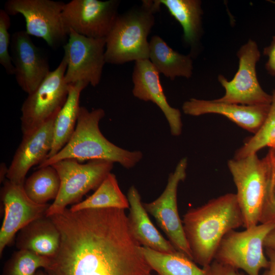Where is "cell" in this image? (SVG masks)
<instances>
[{"label":"cell","mask_w":275,"mask_h":275,"mask_svg":"<svg viewBox=\"0 0 275 275\" xmlns=\"http://www.w3.org/2000/svg\"><path fill=\"white\" fill-rule=\"evenodd\" d=\"M61 235L50 275H151L125 210L87 209L49 216Z\"/></svg>","instance_id":"6da1fadb"},{"label":"cell","mask_w":275,"mask_h":275,"mask_svg":"<svg viewBox=\"0 0 275 275\" xmlns=\"http://www.w3.org/2000/svg\"><path fill=\"white\" fill-rule=\"evenodd\" d=\"M182 224L193 261L201 267L214 260L224 236L243 227V215L235 194L227 193L189 209Z\"/></svg>","instance_id":"7a4b0ae2"},{"label":"cell","mask_w":275,"mask_h":275,"mask_svg":"<svg viewBox=\"0 0 275 275\" xmlns=\"http://www.w3.org/2000/svg\"><path fill=\"white\" fill-rule=\"evenodd\" d=\"M236 188L244 228L264 223L275 205V148L260 158L257 154L228 161Z\"/></svg>","instance_id":"3957f363"},{"label":"cell","mask_w":275,"mask_h":275,"mask_svg":"<svg viewBox=\"0 0 275 275\" xmlns=\"http://www.w3.org/2000/svg\"><path fill=\"white\" fill-rule=\"evenodd\" d=\"M105 116L101 108L89 111L80 106L75 130L66 145L56 155L41 163L37 168L51 166L65 159L79 162L104 160L118 162L130 169L143 157L140 151H129L120 148L107 140L99 129V122Z\"/></svg>","instance_id":"277c9868"},{"label":"cell","mask_w":275,"mask_h":275,"mask_svg":"<svg viewBox=\"0 0 275 275\" xmlns=\"http://www.w3.org/2000/svg\"><path fill=\"white\" fill-rule=\"evenodd\" d=\"M160 6L158 0L143 1L141 6L118 14L105 38L106 63L119 65L149 59L147 38Z\"/></svg>","instance_id":"5b68a950"},{"label":"cell","mask_w":275,"mask_h":275,"mask_svg":"<svg viewBox=\"0 0 275 275\" xmlns=\"http://www.w3.org/2000/svg\"><path fill=\"white\" fill-rule=\"evenodd\" d=\"M274 228L275 222L271 221L244 228L243 231H230L221 242L214 260L248 275H260V271L268 265L264 240Z\"/></svg>","instance_id":"8992f818"},{"label":"cell","mask_w":275,"mask_h":275,"mask_svg":"<svg viewBox=\"0 0 275 275\" xmlns=\"http://www.w3.org/2000/svg\"><path fill=\"white\" fill-rule=\"evenodd\" d=\"M51 166L59 175L61 186L58 197L47 210V216L62 212L68 205L77 203L89 191L96 190L111 173L114 162L93 160L81 163L74 159L68 158Z\"/></svg>","instance_id":"52a82bcc"},{"label":"cell","mask_w":275,"mask_h":275,"mask_svg":"<svg viewBox=\"0 0 275 275\" xmlns=\"http://www.w3.org/2000/svg\"><path fill=\"white\" fill-rule=\"evenodd\" d=\"M67 62L63 57L54 70L50 71L37 88L28 97L21 107V129L23 135L34 131L56 117L68 95L65 75Z\"/></svg>","instance_id":"ba28073f"},{"label":"cell","mask_w":275,"mask_h":275,"mask_svg":"<svg viewBox=\"0 0 275 275\" xmlns=\"http://www.w3.org/2000/svg\"><path fill=\"white\" fill-rule=\"evenodd\" d=\"M65 3L52 0H8L4 10L10 15L21 14L26 33L41 38L53 49L64 46L69 34L62 17Z\"/></svg>","instance_id":"9c48e42d"},{"label":"cell","mask_w":275,"mask_h":275,"mask_svg":"<svg viewBox=\"0 0 275 275\" xmlns=\"http://www.w3.org/2000/svg\"><path fill=\"white\" fill-rule=\"evenodd\" d=\"M238 69L231 80L219 75L218 80L225 89V93L217 101L244 105L270 104L272 95L265 92L257 78L256 65L260 52L256 42L251 39L237 52Z\"/></svg>","instance_id":"30bf717a"},{"label":"cell","mask_w":275,"mask_h":275,"mask_svg":"<svg viewBox=\"0 0 275 275\" xmlns=\"http://www.w3.org/2000/svg\"><path fill=\"white\" fill-rule=\"evenodd\" d=\"M105 45V38H89L70 30L67 42L63 46V57L67 62L66 82L69 85L81 81L97 86L106 63Z\"/></svg>","instance_id":"8fae6325"},{"label":"cell","mask_w":275,"mask_h":275,"mask_svg":"<svg viewBox=\"0 0 275 275\" xmlns=\"http://www.w3.org/2000/svg\"><path fill=\"white\" fill-rule=\"evenodd\" d=\"M188 160L183 157L168 177L166 188L160 196L150 203H143L148 213L152 215L175 249L191 260L193 257L186 240L182 221L177 206V189L186 177Z\"/></svg>","instance_id":"7c38bea8"},{"label":"cell","mask_w":275,"mask_h":275,"mask_svg":"<svg viewBox=\"0 0 275 275\" xmlns=\"http://www.w3.org/2000/svg\"><path fill=\"white\" fill-rule=\"evenodd\" d=\"M120 1L72 0L65 3L62 17L65 29L93 38H106L118 15Z\"/></svg>","instance_id":"4fadbf2b"},{"label":"cell","mask_w":275,"mask_h":275,"mask_svg":"<svg viewBox=\"0 0 275 275\" xmlns=\"http://www.w3.org/2000/svg\"><path fill=\"white\" fill-rule=\"evenodd\" d=\"M4 216L0 230V256L12 243L16 234L32 221L46 216L50 205L40 204L26 194L23 185L7 180L1 190Z\"/></svg>","instance_id":"5bb4252c"},{"label":"cell","mask_w":275,"mask_h":275,"mask_svg":"<svg viewBox=\"0 0 275 275\" xmlns=\"http://www.w3.org/2000/svg\"><path fill=\"white\" fill-rule=\"evenodd\" d=\"M10 54L18 85L28 94L32 93L50 72L46 55L23 30L12 35Z\"/></svg>","instance_id":"9a60e30c"},{"label":"cell","mask_w":275,"mask_h":275,"mask_svg":"<svg viewBox=\"0 0 275 275\" xmlns=\"http://www.w3.org/2000/svg\"><path fill=\"white\" fill-rule=\"evenodd\" d=\"M56 117L32 132L23 135L22 141L8 167L7 175L8 180L23 185L29 170L46 159L52 146Z\"/></svg>","instance_id":"2e32d148"},{"label":"cell","mask_w":275,"mask_h":275,"mask_svg":"<svg viewBox=\"0 0 275 275\" xmlns=\"http://www.w3.org/2000/svg\"><path fill=\"white\" fill-rule=\"evenodd\" d=\"M132 79L133 96L156 104L166 118L172 135H180L183 126L181 112L168 103L160 81L159 73L149 59L135 62Z\"/></svg>","instance_id":"e0dca14e"},{"label":"cell","mask_w":275,"mask_h":275,"mask_svg":"<svg viewBox=\"0 0 275 275\" xmlns=\"http://www.w3.org/2000/svg\"><path fill=\"white\" fill-rule=\"evenodd\" d=\"M270 104L244 105L222 102L214 100L190 98L182 106L187 115L199 116L205 114H218L227 118L238 126L256 133L264 122Z\"/></svg>","instance_id":"ac0fdd59"},{"label":"cell","mask_w":275,"mask_h":275,"mask_svg":"<svg viewBox=\"0 0 275 275\" xmlns=\"http://www.w3.org/2000/svg\"><path fill=\"white\" fill-rule=\"evenodd\" d=\"M127 197L130 210L127 216L129 226L132 235L140 245L162 253L177 252L151 221L142 202L139 191L134 186L129 188Z\"/></svg>","instance_id":"d6986e66"},{"label":"cell","mask_w":275,"mask_h":275,"mask_svg":"<svg viewBox=\"0 0 275 275\" xmlns=\"http://www.w3.org/2000/svg\"><path fill=\"white\" fill-rule=\"evenodd\" d=\"M61 241L60 233L49 216L37 218L17 234L16 246L39 255L51 258L58 252Z\"/></svg>","instance_id":"ffe728a7"},{"label":"cell","mask_w":275,"mask_h":275,"mask_svg":"<svg viewBox=\"0 0 275 275\" xmlns=\"http://www.w3.org/2000/svg\"><path fill=\"white\" fill-rule=\"evenodd\" d=\"M149 60L159 73L171 80L177 77L190 78L193 74L191 55L181 54L173 50L159 36L149 41Z\"/></svg>","instance_id":"44dd1931"},{"label":"cell","mask_w":275,"mask_h":275,"mask_svg":"<svg viewBox=\"0 0 275 275\" xmlns=\"http://www.w3.org/2000/svg\"><path fill=\"white\" fill-rule=\"evenodd\" d=\"M88 85L81 81L69 84L68 97L54 120L53 143L47 158L59 152L72 135L76 126L80 107V94Z\"/></svg>","instance_id":"7402d4cb"},{"label":"cell","mask_w":275,"mask_h":275,"mask_svg":"<svg viewBox=\"0 0 275 275\" xmlns=\"http://www.w3.org/2000/svg\"><path fill=\"white\" fill-rule=\"evenodd\" d=\"M181 24L183 39L191 48L197 45L202 34L201 1L199 0H158Z\"/></svg>","instance_id":"603a6c76"},{"label":"cell","mask_w":275,"mask_h":275,"mask_svg":"<svg viewBox=\"0 0 275 275\" xmlns=\"http://www.w3.org/2000/svg\"><path fill=\"white\" fill-rule=\"evenodd\" d=\"M141 250L152 270L158 275H207L206 267H199L178 251L166 253L142 246Z\"/></svg>","instance_id":"cb8c5ba5"},{"label":"cell","mask_w":275,"mask_h":275,"mask_svg":"<svg viewBox=\"0 0 275 275\" xmlns=\"http://www.w3.org/2000/svg\"><path fill=\"white\" fill-rule=\"evenodd\" d=\"M129 208L126 197L120 189L115 174L110 173L94 193L85 200L72 205V211L87 209Z\"/></svg>","instance_id":"d4e9b609"},{"label":"cell","mask_w":275,"mask_h":275,"mask_svg":"<svg viewBox=\"0 0 275 275\" xmlns=\"http://www.w3.org/2000/svg\"><path fill=\"white\" fill-rule=\"evenodd\" d=\"M61 186L59 175L52 166L39 168L24 181V190L34 202L40 204H47L55 200Z\"/></svg>","instance_id":"484cf974"},{"label":"cell","mask_w":275,"mask_h":275,"mask_svg":"<svg viewBox=\"0 0 275 275\" xmlns=\"http://www.w3.org/2000/svg\"><path fill=\"white\" fill-rule=\"evenodd\" d=\"M271 95L269 111L264 122L258 131L236 151L234 158L257 154L264 147L275 148V86Z\"/></svg>","instance_id":"4316f807"},{"label":"cell","mask_w":275,"mask_h":275,"mask_svg":"<svg viewBox=\"0 0 275 275\" xmlns=\"http://www.w3.org/2000/svg\"><path fill=\"white\" fill-rule=\"evenodd\" d=\"M50 260L30 251L18 250L6 262L2 275H34L40 268L47 269Z\"/></svg>","instance_id":"83f0119b"},{"label":"cell","mask_w":275,"mask_h":275,"mask_svg":"<svg viewBox=\"0 0 275 275\" xmlns=\"http://www.w3.org/2000/svg\"><path fill=\"white\" fill-rule=\"evenodd\" d=\"M11 25L10 15L4 9L0 10V63L9 75L14 74L13 66L9 47L11 44V36L8 30Z\"/></svg>","instance_id":"f1b7e54d"},{"label":"cell","mask_w":275,"mask_h":275,"mask_svg":"<svg viewBox=\"0 0 275 275\" xmlns=\"http://www.w3.org/2000/svg\"><path fill=\"white\" fill-rule=\"evenodd\" d=\"M206 267L207 275H248L240 270L214 260Z\"/></svg>","instance_id":"f546056e"},{"label":"cell","mask_w":275,"mask_h":275,"mask_svg":"<svg viewBox=\"0 0 275 275\" xmlns=\"http://www.w3.org/2000/svg\"><path fill=\"white\" fill-rule=\"evenodd\" d=\"M263 54L268 57L265 67L270 75L275 76V36L272 37L270 44L264 48Z\"/></svg>","instance_id":"4dcf8cb0"},{"label":"cell","mask_w":275,"mask_h":275,"mask_svg":"<svg viewBox=\"0 0 275 275\" xmlns=\"http://www.w3.org/2000/svg\"><path fill=\"white\" fill-rule=\"evenodd\" d=\"M268 265L261 275H275V252L265 249Z\"/></svg>","instance_id":"1f68e13d"},{"label":"cell","mask_w":275,"mask_h":275,"mask_svg":"<svg viewBox=\"0 0 275 275\" xmlns=\"http://www.w3.org/2000/svg\"><path fill=\"white\" fill-rule=\"evenodd\" d=\"M264 249L275 252V228L267 235L264 243Z\"/></svg>","instance_id":"d6a6232c"},{"label":"cell","mask_w":275,"mask_h":275,"mask_svg":"<svg viewBox=\"0 0 275 275\" xmlns=\"http://www.w3.org/2000/svg\"><path fill=\"white\" fill-rule=\"evenodd\" d=\"M8 168L6 167V166L4 163H2L0 168V181L1 183L3 182L5 178H7V175L8 173Z\"/></svg>","instance_id":"836d02e7"},{"label":"cell","mask_w":275,"mask_h":275,"mask_svg":"<svg viewBox=\"0 0 275 275\" xmlns=\"http://www.w3.org/2000/svg\"><path fill=\"white\" fill-rule=\"evenodd\" d=\"M34 275H50L46 271L39 269Z\"/></svg>","instance_id":"e575fe53"},{"label":"cell","mask_w":275,"mask_h":275,"mask_svg":"<svg viewBox=\"0 0 275 275\" xmlns=\"http://www.w3.org/2000/svg\"><path fill=\"white\" fill-rule=\"evenodd\" d=\"M151 275H152V274Z\"/></svg>","instance_id":"d590c367"}]
</instances>
